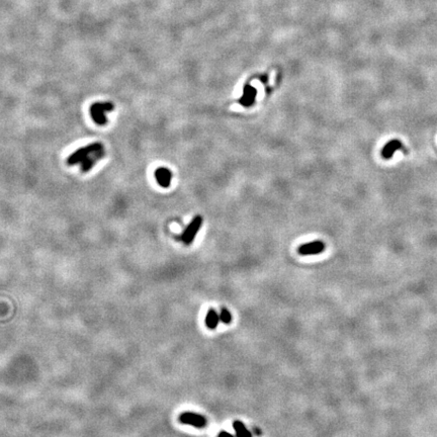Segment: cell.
Here are the masks:
<instances>
[{"label": "cell", "mask_w": 437, "mask_h": 437, "mask_svg": "<svg viewBox=\"0 0 437 437\" xmlns=\"http://www.w3.org/2000/svg\"><path fill=\"white\" fill-rule=\"evenodd\" d=\"M218 437H235L233 434H231L227 431H221L220 433L218 434Z\"/></svg>", "instance_id": "obj_12"}, {"label": "cell", "mask_w": 437, "mask_h": 437, "mask_svg": "<svg viewBox=\"0 0 437 437\" xmlns=\"http://www.w3.org/2000/svg\"><path fill=\"white\" fill-rule=\"evenodd\" d=\"M179 421L183 424H186V425H190L197 428H203L208 424L207 418L194 412H183L179 416Z\"/></svg>", "instance_id": "obj_4"}, {"label": "cell", "mask_w": 437, "mask_h": 437, "mask_svg": "<svg viewBox=\"0 0 437 437\" xmlns=\"http://www.w3.org/2000/svg\"><path fill=\"white\" fill-rule=\"evenodd\" d=\"M220 315H218L216 310L214 309H210L208 311L207 317H205V325L211 330H214L218 327V323H220Z\"/></svg>", "instance_id": "obj_9"}, {"label": "cell", "mask_w": 437, "mask_h": 437, "mask_svg": "<svg viewBox=\"0 0 437 437\" xmlns=\"http://www.w3.org/2000/svg\"><path fill=\"white\" fill-rule=\"evenodd\" d=\"M155 178L161 187L168 188L172 182V172L167 167H158L155 171Z\"/></svg>", "instance_id": "obj_7"}, {"label": "cell", "mask_w": 437, "mask_h": 437, "mask_svg": "<svg viewBox=\"0 0 437 437\" xmlns=\"http://www.w3.org/2000/svg\"><path fill=\"white\" fill-rule=\"evenodd\" d=\"M202 224V218L200 216H197L194 218V220L190 222V224L186 227L184 232L182 235V240L185 244V245H190L192 241L197 237V234L201 227Z\"/></svg>", "instance_id": "obj_3"}, {"label": "cell", "mask_w": 437, "mask_h": 437, "mask_svg": "<svg viewBox=\"0 0 437 437\" xmlns=\"http://www.w3.org/2000/svg\"><path fill=\"white\" fill-rule=\"evenodd\" d=\"M113 109L114 106L111 102H94L89 109V112H91V117L96 125L105 126L108 124L107 113Z\"/></svg>", "instance_id": "obj_2"}, {"label": "cell", "mask_w": 437, "mask_h": 437, "mask_svg": "<svg viewBox=\"0 0 437 437\" xmlns=\"http://www.w3.org/2000/svg\"><path fill=\"white\" fill-rule=\"evenodd\" d=\"M233 428L236 433V437H253L252 433L247 429L245 424L243 422L236 420L233 423Z\"/></svg>", "instance_id": "obj_10"}, {"label": "cell", "mask_w": 437, "mask_h": 437, "mask_svg": "<svg viewBox=\"0 0 437 437\" xmlns=\"http://www.w3.org/2000/svg\"><path fill=\"white\" fill-rule=\"evenodd\" d=\"M105 156V146L99 142H95L73 152L67 159V164L70 166L79 165L81 171L85 173L91 171L92 167Z\"/></svg>", "instance_id": "obj_1"}, {"label": "cell", "mask_w": 437, "mask_h": 437, "mask_svg": "<svg viewBox=\"0 0 437 437\" xmlns=\"http://www.w3.org/2000/svg\"><path fill=\"white\" fill-rule=\"evenodd\" d=\"M220 319L224 324L228 325L232 322V314L230 313V311L228 309L223 308V309L221 310V313H220Z\"/></svg>", "instance_id": "obj_11"}, {"label": "cell", "mask_w": 437, "mask_h": 437, "mask_svg": "<svg viewBox=\"0 0 437 437\" xmlns=\"http://www.w3.org/2000/svg\"><path fill=\"white\" fill-rule=\"evenodd\" d=\"M326 246L322 241H312L310 243L303 244L299 247L298 251L301 255H315L320 254L325 250Z\"/></svg>", "instance_id": "obj_5"}, {"label": "cell", "mask_w": 437, "mask_h": 437, "mask_svg": "<svg viewBox=\"0 0 437 437\" xmlns=\"http://www.w3.org/2000/svg\"><path fill=\"white\" fill-rule=\"evenodd\" d=\"M254 431L257 435H260V430H258V428H254Z\"/></svg>", "instance_id": "obj_13"}, {"label": "cell", "mask_w": 437, "mask_h": 437, "mask_svg": "<svg viewBox=\"0 0 437 437\" xmlns=\"http://www.w3.org/2000/svg\"><path fill=\"white\" fill-rule=\"evenodd\" d=\"M256 97V89L250 85H246L244 87L243 95L240 98V105L244 108H250L254 104Z\"/></svg>", "instance_id": "obj_8"}, {"label": "cell", "mask_w": 437, "mask_h": 437, "mask_svg": "<svg viewBox=\"0 0 437 437\" xmlns=\"http://www.w3.org/2000/svg\"><path fill=\"white\" fill-rule=\"evenodd\" d=\"M398 150H401L404 153H408V150L406 149V147L402 144L401 141L399 140H392L390 142H388L387 144L384 145V147L382 150V156L384 159H390L393 157L394 153Z\"/></svg>", "instance_id": "obj_6"}]
</instances>
